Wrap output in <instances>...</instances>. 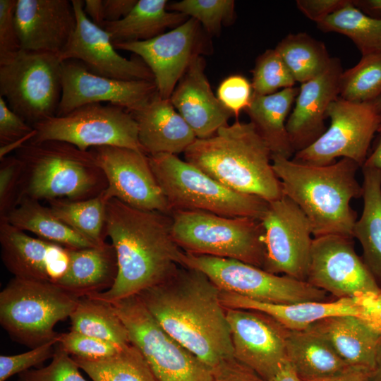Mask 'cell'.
<instances>
[{"instance_id": "cell-1", "label": "cell", "mask_w": 381, "mask_h": 381, "mask_svg": "<svg viewBox=\"0 0 381 381\" xmlns=\"http://www.w3.org/2000/svg\"><path fill=\"white\" fill-rule=\"evenodd\" d=\"M137 296L159 326L212 370L234 358L220 289L203 272L181 265Z\"/></svg>"}, {"instance_id": "cell-2", "label": "cell", "mask_w": 381, "mask_h": 381, "mask_svg": "<svg viewBox=\"0 0 381 381\" xmlns=\"http://www.w3.org/2000/svg\"><path fill=\"white\" fill-rule=\"evenodd\" d=\"M106 232L118 264L109 289L86 297L112 303L137 296L169 278L184 252L173 238L171 215L132 207L116 198L107 202Z\"/></svg>"}, {"instance_id": "cell-3", "label": "cell", "mask_w": 381, "mask_h": 381, "mask_svg": "<svg viewBox=\"0 0 381 381\" xmlns=\"http://www.w3.org/2000/svg\"><path fill=\"white\" fill-rule=\"evenodd\" d=\"M272 164L284 195L306 214L313 237L334 234L353 238L357 213L350 202L363 195L356 179L357 163L341 158L317 166L272 155Z\"/></svg>"}, {"instance_id": "cell-4", "label": "cell", "mask_w": 381, "mask_h": 381, "mask_svg": "<svg viewBox=\"0 0 381 381\" xmlns=\"http://www.w3.org/2000/svg\"><path fill=\"white\" fill-rule=\"evenodd\" d=\"M272 155L254 125L238 120L210 138H197L184 152L186 162L226 188L268 202L284 195Z\"/></svg>"}, {"instance_id": "cell-5", "label": "cell", "mask_w": 381, "mask_h": 381, "mask_svg": "<svg viewBox=\"0 0 381 381\" xmlns=\"http://www.w3.org/2000/svg\"><path fill=\"white\" fill-rule=\"evenodd\" d=\"M23 166L18 200H83L106 190V176L89 150L62 141L28 140L15 150ZM17 202V203H18Z\"/></svg>"}, {"instance_id": "cell-6", "label": "cell", "mask_w": 381, "mask_h": 381, "mask_svg": "<svg viewBox=\"0 0 381 381\" xmlns=\"http://www.w3.org/2000/svg\"><path fill=\"white\" fill-rule=\"evenodd\" d=\"M157 183L171 211H202L217 215L248 217L258 219L268 202L223 186L176 155H148Z\"/></svg>"}, {"instance_id": "cell-7", "label": "cell", "mask_w": 381, "mask_h": 381, "mask_svg": "<svg viewBox=\"0 0 381 381\" xmlns=\"http://www.w3.org/2000/svg\"><path fill=\"white\" fill-rule=\"evenodd\" d=\"M171 234L186 253L234 259L263 268L264 229L260 219L202 211H174Z\"/></svg>"}, {"instance_id": "cell-8", "label": "cell", "mask_w": 381, "mask_h": 381, "mask_svg": "<svg viewBox=\"0 0 381 381\" xmlns=\"http://www.w3.org/2000/svg\"><path fill=\"white\" fill-rule=\"evenodd\" d=\"M79 299L54 283L13 277L0 293V323L32 349L59 337L55 325L70 317Z\"/></svg>"}, {"instance_id": "cell-9", "label": "cell", "mask_w": 381, "mask_h": 381, "mask_svg": "<svg viewBox=\"0 0 381 381\" xmlns=\"http://www.w3.org/2000/svg\"><path fill=\"white\" fill-rule=\"evenodd\" d=\"M58 54L21 49L0 65V96L32 127L56 116L62 94Z\"/></svg>"}, {"instance_id": "cell-10", "label": "cell", "mask_w": 381, "mask_h": 381, "mask_svg": "<svg viewBox=\"0 0 381 381\" xmlns=\"http://www.w3.org/2000/svg\"><path fill=\"white\" fill-rule=\"evenodd\" d=\"M181 265L206 274L223 291L260 302L327 301V293L305 281L279 275L234 259L183 252Z\"/></svg>"}, {"instance_id": "cell-11", "label": "cell", "mask_w": 381, "mask_h": 381, "mask_svg": "<svg viewBox=\"0 0 381 381\" xmlns=\"http://www.w3.org/2000/svg\"><path fill=\"white\" fill-rule=\"evenodd\" d=\"M110 304L158 381H212V370L169 336L138 296Z\"/></svg>"}, {"instance_id": "cell-12", "label": "cell", "mask_w": 381, "mask_h": 381, "mask_svg": "<svg viewBox=\"0 0 381 381\" xmlns=\"http://www.w3.org/2000/svg\"><path fill=\"white\" fill-rule=\"evenodd\" d=\"M330 125L313 144L296 152L293 160L317 166L347 158L361 168L372 140L381 126V96L365 102H351L339 96L329 105Z\"/></svg>"}, {"instance_id": "cell-13", "label": "cell", "mask_w": 381, "mask_h": 381, "mask_svg": "<svg viewBox=\"0 0 381 381\" xmlns=\"http://www.w3.org/2000/svg\"><path fill=\"white\" fill-rule=\"evenodd\" d=\"M33 128L35 133L30 139L32 141H62L83 151L116 146L145 152L139 142L137 123L131 114L111 104H88L66 115L49 118Z\"/></svg>"}, {"instance_id": "cell-14", "label": "cell", "mask_w": 381, "mask_h": 381, "mask_svg": "<svg viewBox=\"0 0 381 381\" xmlns=\"http://www.w3.org/2000/svg\"><path fill=\"white\" fill-rule=\"evenodd\" d=\"M260 220L265 246L262 269L306 282L313 235L303 212L283 195L268 202Z\"/></svg>"}, {"instance_id": "cell-15", "label": "cell", "mask_w": 381, "mask_h": 381, "mask_svg": "<svg viewBox=\"0 0 381 381\" xmlns=\"http://www.w3.org/2000/svg\"><path fill=\"white\" fill-rule=\"evenodd\" d=\"M306 282L337 299L356 298L381 290L357 255L353 238L341 235L313 237Z\"/></svg>"}, {"instance_id": "cell-16", "label": "cell", "mask_w": 381, "mask_h": 381, "mask_svg": "<svg viewBox=\"0 0 381 381\" xmlns=\"http://www.w3.org/2000/svg\"><path fill=\"white\" fill-rule=\"evenodd\" d=\"M207 37L201 25L190 18L151 40L119 43L114 47L140 58L152 71L159 96L169 99L192 60L211 49Z\"/></svg>"}, {"instance_id": "cell-17", "label": "cell", "mask_w": 381, "mask_h": 381, "mask_svg": "<svg viewBox=\"0 0 381 381\" xmlns=\"http://www.w3.org/2000/svg\"><path fill=\"white\" fill-rule=\"evenodd\" d=\"M89 151L106 176L107 187L103 193L107 200L116 198L138 210L171 215L147 155L116 146L95 147Z\"/></svg>"}, {"instance_id": "cell-18", "label": "cell", "mask_w": 381, "mask_h": 381, "mask_svg": "<svg viewBox=\"0 0 381 381\" xmlns=\"http://www.w3.org/2000/svg\"><path fill=\"white\" fill-rule=\"evenodd\" d=\"M61 85L57 116L88 104L103 102L133 112L145 107L157 92L154 81L122 80L98 75L73 59L61 63Z\"/></svg>"}, {"instance_id": "cell-19", "label": "cell", "mask_w": 381, "mask_h": 381, "mask_svg": "<svg viewBox=\"0 0 381 381\" xmlns=\"http://www.w3.org/2000/svg\"><path fill=\"white\" fill-rule=\"evenodd\" d=\"M225 309L234 358L269 381L287 361L288 329L259 311Z\"/></svg>"}, {"instance_id": "cell-20", "label": "cell", "mask_w": 381, "mask_h": 381, "mask_svg": "<svg viewBox=\"0 0 381 381\" xmlns=\"http://www.w3.org/2000/svg\"><path fill=\"white\" fill-rule=\"evenodd\" d=\"M76 28L66 47L59 54L61 61H80L98 75L122 80L154 81V75L140 58L128 59L117 52L110 35L95 25L84 11V1L71 0Z\"/></svg>"}, {"instance_id": "cell-21", "label": "cell", "mask_w": 381, "mask_h": 381, "mask_svg": "<svg viewBox=\"0 0 381 381\" xmlns=\"http://www.w3.org/2000/svg\"><path fill=\"white\" fill-rule=\"evenodd\" d=\"M15 25L21 49L60 54L76 28L71 1L17 0Z\"/></svg>"}, {"instance_id": "cell-22", "label": "cell", "mask_w": 381, "mask_h": 381, "mask_svg": "<svg viewBox=\"0 0 381 381\" xmlns=\"http://www.w3.org/2000/svg\"><path fill=\"white\" fill-rule=\"evenodd\" d=\"M1 260L14 277L56 284L69 262V248L35 238L0 222Z\"/></svg>"}, {"instance_id": "cell-23", "label": "cell", "mask_w": 381, "mask_h": 381, "mask_svg": "<svg viewBox=\"0 0 381 381\" xmlns=\"http://www.w3.org/2000/svg\"><path fill=\"white\" fill-rule=\"evenodd\" d=\"M343 71L340 59L334 57L324 71L301 84L294 108L286 123L295 153L310 146L327 130V110L339 96Z\"/></svg>"}, {"instance_id": "cell-24", "label": "cell", "mask_w": 381, "mask_h": 381, "mask_svg": "<svg viewBox=\"0 0 381 381\" xmlns=\"http://www.w3.org/2000/svg\"><path fill=\"white\" fill-rule=\"evenodd\" d=\"M205 65L202 55L195 56L169 98L199 139L212 136L234 116L213 93L205 74Z\"/></svg>"}, {"instance_id": "cell-25", "label": "cell", "mask_w": 381, "mask_h": 381, "mask_svg": "<svg viewBox=\"0 0 381 381\" xmlns=\"http://www.w3.org/2000/svg\"><path fill=\"white\" fill-rule=\"evenodd\" d=\"M130 113L137 123L139 142L147 155L184 153L197 139L170 99L162 98L158 92L142 109Z\"/></svg>"}, {"instance_id": "cell-26", "label": "cell", "mask_w": 381, "mask_h": 381, "mask_svg": "<svg viewBox=\"0 0 381 381\" xmlns=\"http://www.w3.org/2000/svg\"><path fill=\"white\" fill-rule=\"evenodd\" d=\"M308 329L322 337L350 366L370 374L381 333L365 321L354 315H336L320 320Z\"/></svg>"}, {"instance_id": "cell-27", "label": "cell", "mask_w": 381, "mask_h": 381, "mask_svg": "<svg viewBox=\"0 0 381 381\" xmlns=\"http://www.w3.org/2000/svg\"><path fill=\"white\" fill-rule=\"evenodd\" d=\"M220 300L225 308L246 309L265 313L288 330H304L315 322L332 316L360 315L359 307L354 298L276 304L254 301L220 290Z\"/></svg>"}, {"instance_id": "cell-28", "label": "cell", "mask_w": 381, "mask_h": 381, "mask_svg": "<svg viewBox=\"0 0 381 381\" xmlns=\"http://www.w3.org/2000/svg\"><path fill=\"white\" fill-rule=\"evenodd\" d=\"M117 272V258L111 243L70 249L67 269L56 284L82 298L111 288Z\"/></svg>"}, {"instance_id": "cell-29", "label": "cell", "mask_w": 381, "mask_h": 381, "mask_svg": "<svg viewBox=\"0 0 381 381\" xmlns=\"http://www.w3.org/2000/svg\"><path fill=\"white\" fill-rule=\"evenodd\" d=\"M299 88L291 87L267 95L253 94L245 109L256 131L266 142L272 155L290 159L295 152L286 128V118Z\"/></svg>"}, {"instance_id": "cell-30", "label": "cell", "mask_w": 381, "mask_h": 381, "mask_svg": "<svg viewBox=\"0 0 381 381\" xmlns=\"http://www.w3.org/2000/svg\"><path fill=\"white\" fill-rule=\"evenodd\" d=\"M167 5V0H139L126 17L115 22L105 21L102 28L114 44L151 40L190 18L169 11Z\"/></svg>"}, {"instance_id": "cell-31", "label": "cell", "mask_w": 381, "mask_h": 381, "mask_svg": "<svg viewBox=\"0 0 381 381\" xmlns=\"http://www.w3.org/2000/svg\"><path fill=\"white\" fill-rule=\"evenodd\" d=\"M286 349L287 361L301 380L325 378L353 368L322 337L308 329L288 330Z\"/></svg>"}, {"instance_id": "cell-32", "label": "cell", "mask_w": 381, "mask_h": 381, "mask_svg": "<svg viewBox=\"0 0 381 381\" xmlns=\"http://www.w3.org/2000/svg\"><path fill=\"white\" fill-rule=\"evenodd\" d=\"M363 210L353 237L363 248V260L381 288V170L362 167Z\"/></svg>"}, {"instance_id": "cell-33", "label": "cell", "mask_w": 381, "mask_h": 381, "mask_svg": "<svg viewBox=\"0 0 381 381\" xmlns=\"http://www.w3.org/2000/svg\"><path fill=\"white\" fill-rule=\"evenodd\" d=\"M7 222L15 227L30 231L39 238L69 249L94 247L92 243L68 226L39 200L22 198L0 222Z\"/></svg>"}, {"instance_id": "cell-34", "label": "cell", "mask_w": 381, "mask_h": 381, "mask_svg": "<svg viewBox=\"0 0 381 381\" xmlns=\"http://www.w3.org/2000/svg\"><path fill=\"white\" fill-rule=\"evenodd\" d=\"M69 318L71 331L121 346L131 344L123 322L109 303L86 296L80 298Z\"/></svg>"}, {"instance_id": "cell-35", "label": "cell", "mask_w": 381, "mask_h": 381, "mask_svg": "<svg viewBox=\"0 0 381 381\" xmlns=\"http://www.w3.org/2000/svg\"><path fill=\"white\" fill-rule=\"evenodd\" d=\"M104 193L83 200L48 201L54 214L95 246L105 241L107 202Z\"/></svg>"}, {"instance_id": "cell-36", "label": "cell", "mask_w": 381, "mask_h": 381, "mask_svg": "<svg viewBox=\"0 0 381 381\" xmlns=\"http://www.w3.org/2000/svg\"><path fill=\"white\" fill-rule=\"evenodd\" d=\"M274 49L296 82L301 84L324 71L332 59L322 42L304 32L287 35Z\"/></svg>"}, {"instance_id": "cell-37", "label": "cell", "mask_w": 381, "mask_h": 381, "mask_svg": "<svg viewBox=\"0 0 381 381\" xmlns=\"http://www.w3.org/2000/svg\"><path fill=\"white\" fill-rule=\"evenodd\" d=\"M72 358L92 381H158L141 351L132 343L102 359Z\"/></svg>"}, {"instance_id": "cell-38", "label": "cell", "mask_w": 381, "mask_h": 381, "mask_svg": "<svg viewBox=\"0 0 381 381\" xmlns=\"http://www.w3.org/2000/svg\"><path fill=\"white\" fill-rule=\"evenodd\" d=\"M316 25L322 32L347 36L362 56L381 51V20L365 15L353 2Z\"/></svg>"}, {"instance_id": "cell-39", "label": "cell", "mask_w": 381, "mask_h": 381, "mask_svg": "<svg viewBox=\"0 0 381 381\" xmlns=\"http://www.w3.org/2000/svg\"><path fill=\"white\" fill-rule=\"evenodd\" d=\"M381 96V51L362 56L353 67L340 77L339 97L365 102Z\"/></svg>"}, {"instance_id": "cell-40", "label": "cell", "mask_w": 381, "mask_h": 381, "mask_svg": "<svg viewBox=\"0 0 381 381\" xmlns=\"http://www.w3.org/2000/svg\"><path fill=\"white\" fill-rule=\"evenodd\" d=\"M167 9L194 18L210 37L217 35L223 25H230L235 18L233 0H183L168 3Z\"/></svg>"}, {"instance_id": "cell-41", "label": "cell", "mask_w": 381, "mask_h": 381, "mask_svg": "<svg viewBox=\"0 0 381 381\" xmlns=\"http://www.w3.org/2000/svg\"><path fill=\"white\" fill-rule=\"evenodd\" d=\"M253 94L267 95L279 88L294 87L296 80L285 63L274 49H267L258 56L253 69Z\"/></svg>"}, {"instance_id": "cell-42", "label": "cell", "mask_w": 381, "mask_h": 381, "mask_svg": "<svg viewBox=\"0 0 381 381\" xmlns=\"http://www.w3.org/2000/svg\"><path fill=\"white\" fill-rule=\"evenodd\" d=\"M58 345L69 355L87 360H97L111 356L124 347L71 330L60 334Z\"/></svg>"}, {"instance_id": "cell-43", "label": "cell", "mask_w": 381, "mask_h": 381, "mask_svg": "<svg viewBox=\"0 0 381 381\" xmlns=\"http://www.w3.org/2000/svg\"><path fill=\"white\" fill-rule=\"evenodd\" d=\"M16 381H87L73 358L59 345L51 362L45 367L30 369Z\"/></svg>"}, {"instance_id": "cell-44", "label": "cell", "mask_w": 381, "mask_h": 381, "mask_svg": "<svg viewBox=\"0 0 381 381\" xmlns=\"http://www.w3.org/2000/svg\"><path fill=\"white\" fill-rule=\"evenodd\" d=\"M35 133L34 128L13 111L0 96V159L30 140Z\"/></svg>"}, {"instance_id": "cell-45", "label": "cell", "mask_w": 381, "mask_h": 381, "mask_svg": "<svg viewBox=\"0 0 381 381\" xmlns=\"http://www.w3.org/2000/svg\"><path fill=\"white\" fill-rule=\"evenodd\" d=\"M59 339V337L19 354L1 355L0 356V381H6L14 375H19L52 358L55 352L54 346L57 344Z\"/></svg>"}, {"instance_id": "cell-46", "label": "cell", "mask_w": 381, "mask_h": 381, "mask_svg": "<svg viewBox=\"0 0 381 381\" xmlns=\"http://www.w3.org/2000/svg\"><path fill=\"white\" fill-rule=\"evenodd\" d=\"M23 166L14 155L0 159V220L17 204Z\"/></svg>"}, {"instance_id": "cell-47", "label": "cell", "mask_w": 381, "mask_h": 381, "mask_svg": "<svg viewBox=\"0 0 381 381\" xmlns=\"http://www.w3.org/2000/svg\"><path fill=\"white\" fill-rule=\"evenodd\" d=\"M252 96L251 83L241 75H233L225 78L217 91L218 99L236 117L249 106Z\"/></svg>"}, {"instance_id": "cell-48", "label": "cell", "mask_w": 381, "mask_h": 381, "mask_svg": "<svg viewBox=\"0 0 381 381\" xmlns=\"http://www.w3.org/2000/svg\"><path fill=\"white\" fill-rule=\"evenodd\" d=\"M17 0H0V65L12 59L22 49L14 13Z\"/></svg>"}, {"instance_id": "cell-49", "label": "cell", "mask_w": 381, "mask_h": 381, "mask_svg": "<svg viewBox=\"0 0 381 381\" xmlns=\"http://www.w3.org/2000/svg\"><path fill=\"white\" fill-rule=\"evenodd\" d=\"M352 0H297L298 9L316 23L351 4Z\"/></svg>"}, {"instance_id": "cell-50", "label": "cell", "mask_w": 381, "mask_h": 381, "mask_svg": "<svg viewBox=\"0 0 381 381\" xmlns=\"http://www.w3.org/2000/svg\"><path fill=\"white\" fill-rule=\"evenodd\" d=\"M212 381H268L234 358L212 370Z\"/></svg>"}, {"instance_id": "cell-51", "label": "cell", "mask_w": 381, "mask_h": 381, "mask_svg": "<svg viewBox=\"0 0 381 381\" xmlns=\"http://www.w3.org/2000/svg\"><path fill=\"white\" fill-rule=\"evenodd\" d=\"M358 305V318L381 333V290L354 298Z\"/></svg>"}, {"instance_id": "cell-52", "label": "cell", "mask_w": 381, "mask_h": 381, "mask_svg": "<svg viewBox=\"0 0 381 381\" xmlns=\"http://www.w3.org/2000/svg\"><path fill=\"white\" fill-rule=\"evenodd\" d=\"M138 0H103L105 21L115 22L126 17Z\"/></svg>"}, {"instance_id": "cell-53", "label": "cell", "mask_w": 381, "mask_h": 381, "mask_svg": "<svg viewBox=\"0 0 381 381\" xmlns=\"http://www.w3.org/2000/svg\"><path fill=\"white\" fill-rule=\"evenodd\" d=\"M84 11L92 22L102 28L105 22L103 0L84 1Z\"/></svg>"}, {"instance_id": "cell-54", "label": "cell", "mask_w": 381, "mask_h": 381, "mask_svg": "<svg viewBox=\"0 0 381 381\" xmlns=\"http://www.w3.org/2000/svg\"><path fill=\"white\" fill-rule=\"evenodd\" d=\"M302 381H370L369 373L355 368L325 378Z\"/></svg>"}, {"instance_id": "cell-55", "label": "cell", "mask_w": 381, "mask_h": 381, "mask_svg": "<svg viewBox=\"0 0 381 381\" xmlns=\"http://www.w3.org/2000/svg\"><path fill=\"white\" fill-rule=\"evenodd\" d=\"M353 5L365 15L381 20V0H352Z\"/></svg>"}, {"instance_id": "cell-56", "label": "cell", "mask_w": 381, "mask_h": 381, "mask_svg": "<svg viewBox=\"0 0 381 381\" xmlns=\"http://www.w3.org/2000/svg\"><path fill=\"white\" fill-rule=\"evenodd\" d=\"M377 133V139L374 143L373 150L368 155L363 166L381 170V126Z\"/></svg>"}, {"instance_id": "cell-57", "label": "cell", "mask_w": 381, "mask_h": 381, "mask_svg": "<svg viewBox=\"0 0 381 381\" xmlns=\"http://www.w3.org/2000/svg\"><path fill=\"white\" fill-rule=\"evenodd\" d=\"M269 381H302L287 361Z\"/></svg>"}, {"instance_id": "cell-58", "label": "cell", "mask_w": 381, "mask_h": 381, "mask_svg": "<svg viewBox=\"0 0 381 381\" xmlns=\"http://www.w3.org/2000/svg\"><path fill=\"white\" fill-rule=\"evenodd\" d=\"M369 377L370 381H381V337L377 346L374 365Z\"/></svg>"}]
</instances>
